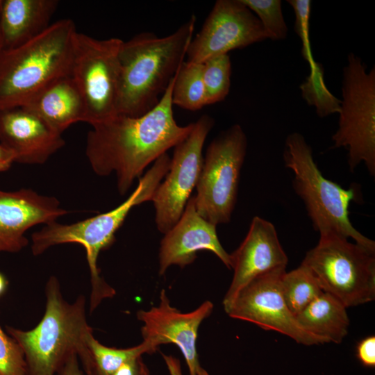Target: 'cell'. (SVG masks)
Here are the masks:
<instances>
[{
    "instance_id": "obj_1",
    "label": "cell",
    "mask_w": 375,
    "mask_h": 375,
    "mask_svg": "<svg viewBox=\"0 0 375 375\" xmlns=\"http://www.w3.org/2000/svg\"><path fill=\"white\" fill-rule=\"evenodd\" d=\"M175 76L158 103L138 117L117 115L92 125L85 154L93 172L115 173L118 192L124 195L146 167L183 140L193 123L178 125L174 117L172 94Z\"/></svg>"
},
{
    "instance_id": "obj_2",
    "label": "cell",
    "mask_w": 375,
    "mask_h": 375,
    "mask_svg": "<svg viewBox=\"0 0 375 375\" xmlns=\"http://www.w3.org/2000/svg\"><path fill=\"white\" fill-rule=\"evenodd\" d=\"M195 22L192 15L169 35L143 32L122 41L117 115L141 116L158 103L185 61Z\"/></svg>"
},
{
    "instance_id": "obj_3",
    "label": "cell",
    "mask_w": 375,
    "mask_h": 375,
    "mask_svg": "<svg viewBox=\"0 0 375 375\" xmlns=\"http://www.w3.org/2000/svg\"><path fill=\"white\" fill-rule=\"evenodd\" d=\"M45 295L44 314L37 326L28 331L6 326L8 334L24 352L27 375H56L74 353L89 375L91 357L88 339L92 328L87 322L85 297L79 295L75 301L68 303L54 276L47 282Z\"/></svg>"
},
{
    "instance_id": "obj_4",
    "label": "cell",
    "mask_w": 375,
    "mask_h": 375,
    "mask_svg": "<svg viewBox=\"0 0 375 375\" xmlns=\"http://www.w3.org/2000/svg\"><path fill=\"white\" fill-rule=\"evenodd\" d=\"M170 161L167 153L159 157L139 178L138 186L127 199L112 210L74 224L55 222L44 225L32 235L31 251L34 256L62 244L75 243L84 248L90 272V313L103 299L112 298L116 293L100 276L97 265L100 252L115 242V233L131 210L143 202L151 201L155 190L169 170Z\"/></svg>"
},
{
    "instance_id": "obj_5",
    "label": "cell",
    "mask_w": 375,
    "mask_h": 375,
    "mask_svg": "<svg viewBox=\"0 0 375 375\" xmlns=\"http://www.w3.org/2000/svg\"><path fill=\"white\" fill-rule=\"evenodd\" d=\"M62 19L26 42L0 51V110L21 106L49 82L70 74L77 33Z\"/></svg>"
},
{
    "instance_id": "obj_6",
    "label": "cell",
    "mask_w": 375,
    "mask_h": 375,
    "mask_svg": "<svg viewBox=\"0 0 375 375\" xmlns=\"http://www.w3.org/2000/svg\"><path fill=\"white\" fill-rule=\"evenodd\" d=\"M285 166L293 173V188L303 201L314 229L320 233L333 232L375 251V242L351 224L349 207L360 202V188L354 184L344 189L326 178L315 163L311 147L299 133L288 135L283 149Z\"/></svg>"
},
{
    "instance_id": "obj_7",
    "label": "cell",
    "mask_w": 375,
    "mask_h": 375,
    "mask_svg": "<svg viewBox=\"0 0 375 375\" xmlns=\"http://www.w3.org/2000/svg\"><path fill=\"white\" fill-rule=\"evenodd\" d=\"M319 235L317 244L306 253L301 265L315 276L323 291L347 308L374 301L375 251L335 233Z\"/></svg>"
},
{
    "instance_id": "obj_8",
    "label": "cell",
    "mask_w": 375,
    "mask_h": 375,
    "mask_svg": "<svg viewBox=\"0 0 375 375\" xmlns=\"http://www.w3.org/2000/svg\"><path fill=\"white\" fill-rule=\"evenodd\" d=\"M338 128L332 136L333 148H344L347 162L353 171L363 162L375 175V69L353 53L343 69Z\"/></svg>"
},
{
    "instance_id": "obj_9",
    "label": "cell",
    "mask_w": 375,
    "mask_h": 375,
    "mask_svg": "<svg viewBox=\"0 0 375 375\" xmlns=\"http://www.w3.org/2000/svg\"><path fill=\"white\" fill-rule=\"evenodd\" d=\"M247 147L244 131L234 124L208 145L194 195L197 212L215 225L231 221Z\"/></svg>"
},
{
    "instance_id": "obj_10",
    "label": "cell",
    "mask_w": 375,
    "mask_h": 375,
    "mask_svg": "<svg viewBox=\"0 0 375 375\" xmlns=\"http://www.w3.org/2000/svg\"><path fill=\"white\" fill-rule=\"evenodd\" d=\"M122 41L76 35L70 75L85 103V122L91 126L117 115Z\"/></svg>"
},
{
    "instance_id": "obj_11",
    "label": "cell",
    "mask_w": 375,
    "mask_h": 375,
    "mask_svg": "<svg viewBox=\"0 0 375 375\" xmlns=\"http://www.w3.org/2000/svg\"><path fill=\"white\" fill-rule=\"evenodd\" d=\"M214 124L208 115L201 116L188 135L174 147L165 178L151 198L156 227L163 234L179 220L197 185L203 164V144Z\"/></svg>"
},
{
    "instance_id": "obj_12",
    "label": "cell",
    "mask_w": 375,
    "mask_h": 375,
    "mask_svg": "<svg viewBox=\"0 0 375 375\" xmlns=\"http://www.w3.org/2000/svg\"><path fill=\"white\" fill-rule=\"evenodd\" d=\"M285 272V269H277L256 278L238 292L225 312L231 318L277 331L298 344L327 343L324 339L305 331L288 308L281 285Z\"/></svg>"
},
{
    "instance_id": "obj_13",
    "label": "cell",
    "mask_w": 375,
    "mask_h": 375,
    "mask_svg": "<svg viewBox=\"0 0 375 375\" xmlns=\"http://www.w3.org/2000/svg\"><path fill=\"white\" fill-rule=\"evenodd\" d=\"M266 39L260 21L241 0H217L199 33L192 38L185 62L202 63Z\"/></svg>"
},
{
    "instance_id": "obj_14",
    "label": "cell",
    "mask_w": 375,
    "mask_h": 375,
    "mask_svg": "<svg viewBox=\"0 0 375 375\" xmlns=\"http://www.w3.org/2000/svg\"><path fill=\"white\" fill-rule=\"evenodd\" d=\"M212 310L213 303L206 301L197 309L183 312L170 305L165 290H161L158 306L137 312L138 319L143 323L142 342L148 347L149 354L160 345L174 344L181 351L190 375H197L201 367L196 346L198 331Z\"/></svg>"
},
{
    "instance_id": "obj_15",
    "label": "cell",
    "mask_w": 375,
    "mask_h": 375,
    "mask_svg": "<svg viewBox=\"0 0 375 375\" xmlns=\"http://www.w3.org/2000/svg\"><path fill=\"white\" fill-rule=\"evenodd\" d=\"M230 255L234 273L222 301L224 310L251 281L273 271L285 269L288 262L275 226L258 216L252 219L245 238Z\"/></svg>"
},
{
    "instance_id": "obj_16",
    "label": "cell",
    "mask_w": 375,
    "mask_h": 375,
    "mask_svg": "<svg viewBox=\"0 0 375 375\" xmlns=\"http://www.w3.org/2000/svg\"><path fill=\"white\" fill-rule=\"evenodd\" d=\"M216 226L197 212L194 195L190 197L179 220L160 241L159 274L163 275L172 265L183 268L192 263L201 250L211 251L231 269V255L221 244Z\"/></svg>"
},
{
    "instance_id": "obj_17",
    "label": "cell",
    "mask_w": 375,
    "mask_h": 375,
    "mask_svg": "<svg viewBox=\"0 0 375 375\" xmlns=\"http://www.w3.org/2000/svg\"><path fill=\"white\" fill-rule=\"evenodd\" d=\"M68 212L53 197L31 189H0V253L20 251L28 244L25 233L29 228L55 222Z\"/></svg>"
},
{
    "instance_id": "obj_18",
    "label": "cell",
    "mask_w": 375,
    "mask_h": 375,
    "mask_svg": "<svg viewBox=\"0 0 375 375\" xmlns=\"http://www.w3.org/2000/svg\"><path fill=\"white\" fill-rule=\"evenodd\" d=\"M0 143L15 162L41 165L65 145L62 134L24 106L0 110Z\"/></svg>"
},
{
    "instance_id": "obj_19",
    "label": "cell",
    "mask_w": 375,
    "mask_h": 375,
    "mask_svg": "<svg viewBox=\"0 0 375 375\" xmlns=\"http://www.w3.org/2000/svg\"><path fill=\"white\" fill-rule=\"evenodd\" d=\"M21 106L38 115L61 134L72 124L85 122V103L70 74L49 82Z\"/></svg>"
},
{
    "instance_id": "obj_20",
    "label": "cell",
    "mask_w": 375,
    "mask_h": 375,
    "mask_svg": "<svg viewBox=\"0 0 375 375\" xmlns=\"http://www.w3.org/2000/svg\"><path fill=\"white\" fill-rule=\"evenodd\" d=\"M57 0H1L2 50L17 47L43 32L58 5Z\"/></svg>"
},
{
    "instance_id": "obj_21",
    "label": "cell",
    "mask_w": 375,
    "mask_h": 375,
    "mask_svg": "<svg viewBox=\"0 0 375 375\" xmlns=\"http://www.w3.org/2000/svg\"><path fill=\"white\" fill-rule=\"evenodd\" d=\"M347 307L333 295L324 292L296 316L301 326L327 343L340 344L348 333Z\"/></svg>"
},
{
    "instance_id": "obj_22",
    "label": "cell",
    "mask_w": 375,
    "mask_h": 375,
    "mask_svg": "<svg viewBox=\"0 0 375 375\" xmlns=\"http://www.w3.org/2000/svg\"><path fill=\"white\" fill-rule=\"evenodd\" d=\"M281 285L286 305L295 317L324 292L315 276L301 264L283 274Z\"/></svg>"
},
{
    "instance_id": "obj_23",
    "label": "cell",
    "mask_w": 375,
    "mask_h": 375,
    "mask_svg": "<svg viewBox=\"0 0 375 375\" xmlns=\"http://www.w3.org/2000/svg\"><path fill=\"white\" fill-rule=\"evenodd\" d=\"M172 101L173 105L191 111L206 106L202 63L183 62L176 74Z\"/></svg>"
},
{
    "instance_id": "obj_24",
    "label": "cell",
    "mask_w": 375,
    "mask_h": 375,
    "mask_svg": "<svg viewBox=\"0 0 375 375\" xmlns=\"http://www.w3.org/2000/svg\"><path fill=\"white\" fill-rule=\"evenodd\" d=\"M88 347L91 357V370L89 375H113L124 363L144 353H149L143 342L127 349L109 347L99 342L91 334L88 339Z\"/></svg>"
},
{
    "instance_id": "obj_25",
    "label": "cell",
    "mask_w": 375,
    "mask_h": 375,
    "mask_svg": "<svg viewBox=\"0 0 375 375\" xmlns=\"http://www.w3.org/2000/svg\"><path fill=\"white\" fill-rule=\"evenodd\" d=\"M231 62L228 54L210 58L202 62L206 106L223 101L231 87Z\"/></svg>"
},
{
    "instance_id": "obj_26",
    "label": "cell",
    "mask_w": 375,
    "mask_h": 375,
    "mask_svg": "<svg viewBox=\"0 0 375 375\" xmlns=\"http://www.w3.org/2000/svg\"><path fill=\"white\" fill-rule=\"evenodd\" d=\"M299 88L303 99L309 106L315 107L319 117H325L340 112L341 100L335 97L326 87L321 63H317L315 69L310 71Z\"/></svg>"
},
{
    "instance_id": "obj_27",
    "label": "cell",
    "mask_w": 375,
    "mask_h": 375,
    "mask_svg": "<svg viewBox=\"0 0 375 375\" xmlns=\"http://www.w3.org/2000/svg\"><path fill=\"white\" fill-rule=\"evenodd\" d=\"M253 12L256 13L268 39L284 40L288 28L283 17L280 0H241Z\"/></svg>"
},
{
    "instance_id": "obj_28",
    "label": "cell",
    "mask_w": 375,
    "mask_h": 375,
    "mask_svg": "<svg viewBox=\"0 0 375 375\" xmlns=\"http://www.w3.org/2000/svg\"><path fill=\"white\" fill-rule=\"evenodd\" d=\"M0 375H27L24 352L0 327Z\"/></svg>"
},
{
    "instance_id": "obj_29",
    "label": "cell",
    "mask_w": 375,
    "mask_h": 375,
    "mask_svg": "<svg viewBox=\"0 0 375 375\" xmlns=\"http://www.w3.org/2000/svg\"><path fill=\"white\" fill-rule=\"evenodd\" d=\"M287 2L292 6L295 16L294 29L301 40V54L308 62L310 71L315 69L317 62L313 58L310 40V17L312 2L310 0H289Z\"/></svg>"
},
{
    "instance_id": "obj_30",
    "label": "cell",
    "mask_w": 375,
    "mask_h": 375,
    "mask_svg": "<svg viewBox=\"0 0 375 375\" xmlns=\"http://www.w3.org/2000/svg\"><path fill=\"white\" fill-rule=\"evenodd\" d=\"M357 356L366 367L375 366V337L369 336L362 340L357 347Z\"/></svg>"
},
{
    "instance_id": "obj_31",
    "label": "cell",
    "mask_w": 375,
    "mask_h": 375,
    "mask_svg": "<svg viewBox=\"0 0 375 375\" xmlns=\"http://www.w3.org/2000/svg\"><path fill=\"white\" fill-rule=\"evenodd\" d=\"M113 375H150V373L142 356H139L124 363Z\"/></svg>"
},
{
    "instance_id": "obj_32",
    "label": "cell",
    "mask_w": 375,
    "mask_h": 375,
    "mask_svg": "<svg viewBox=\"0 0 375 375\" xmlns=\"http://www.w3.org/2000/svg\"><path fill=\"white\" fill-rule=\"evenodd\" d=\"M78 357L75 353L69 355L58 372V375H83L78 364Z\"/></svg>"
},
{
    "instance_id": "obj_33",
    "label": "cell",
    "mask_w": 375,
    "mask_h": 375,
    "mask_svg": "<svg viewBox=\"0 0 375 375\" xmlns=\"http://www.w3.org/2000/svg\"><path fill=\"white\" fill-rule=\"evenodd\" d=\"M13 162H15L13 152L0 143V172L8 171Z\"/></svg>"
},
{
    "instance_id": "obj_34",
    "label": "cell",
    "mask_w": 375,
    "mask_h": 375,
    "mask_svg": "<svg viewBox=\"0 0 375 375\" xmlns=\"http://www.w3.org/2000/svg\"><path fill=\"white\" fill-rule=\"evenodd\" d=\"M162 355L170 375H183L181 363L178 358L172 356Z\"/></svg>"
},
{
    "instance_id": "obj_35",
    "label": "cell",
    "mask_w": 375,
    "mask_h": 375,
    "mask_svg": "<svg viewBox=\"0 0 375 375\" xmlns=\"http://www.w3.org/2000/svg\"><path fill=\"white\" fill-rule=\"evenodd\" d=\"M8 285V281L6 276L0 272V297L6 292Z\"/></svg>"
},
{
    "instance_id": "obj_36",
    "label": "cell",
    "mask_w": 375,
    "mask_h": 375,
    "mask_svg": "<svg viewBox=\"0 0 375 375\" xmlns=\"http://www.w3.org/2000/svg\"><path fill=\"white\" fill-rule=\"evenodd\" d=\"M197 375H210L206 369H204L203 367H201L197 372Z\"/></svg>"
},
{
    "instance_id": "obj_37",
    "label": "cell",
    "mask_w": 375,
    "mask_h": 375,
    "mask_svg": "<svg viewBox=\"0 0 375 375\" xmlns=\"http://www.w3.org/2000/svg\"><path fill=\"white\" fill-rule=\"evenodd\" d=\"M0 6H1V0H0ZM2 50V47H1V39H0V51Z\"/></svg>"
}]
</instances>
